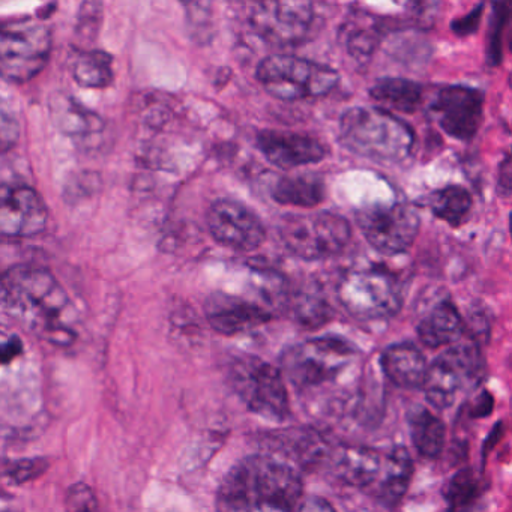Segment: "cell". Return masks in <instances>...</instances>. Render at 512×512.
Listing matches in <instances>:
<instances>
[{
	"label": "cell",
	"mask_w": 512,
	"mask_h": 512,
	"mask_svg": "<svg viewBox=\"0 0 512 512\" xmlns=\"http://www.w3.org/2000/svg\"><path fill=\"white\" fill-rule=\"evenodd\" d=\"M208 226L218 244L241 253L257 250L266 239L260 218L236 200L220 199L212 203Z\"/></svg>",
	"instance_id": "4fadbf2b"
},
{
	"label": "cell",
	"mask_w": 512,
	"mask_h": 512,
	"mask_svg": "<svg viewBox=\"0 0 512 512\" xmlns=\"http://www.w3.org/2000/svg\"><path fill=\"white\" fill-rule=\"evenodd\" d=\"M325 194V184L314 175L281 178L272 190L275 202L301 208H314L325 200Z\"/></svg>",
	"instance_id": "d4e9b609"
},
{
	"label": "cell",
	"mask_w": 512,
	"mask_h": 512,
	"mask_svg": "<svg viewBox=\"0 0 512 512\" xmlns=\"http://www.w3.org/2000/svg\"><path fill=\"white\" fill-rule=\"evenodd\" d=\"M415 473L412 455L404 446H395L383 458L382 472L377 479V496L385 505L395 506L409 490Z\"/></svg>",
	"instance_id": "ffe728a7"
},
{
	"label": "cell",
	"mask_w": 512,
	"mask_h": 512,
	"mask_svg": "<svg viewBox=\"0 0 512 512\" xmlns=\"http://www.w3.org/2000/svg\"><path fill=\"white\" fill-rule=\"evenodd\" d=\"M382 466V454L367 446H341L332 454L335 475L352 487L362 488L376 484Z\"/></svg>",
	"instance_id": "ac0fdd59"
},
{
	"label": "cell",
	"mask_w": 512,
	"mask_h": 512,
	"mask_svg": "<svg viewBox=\"0 0 512 512\" xmlns=\"http://www.w3.org/2000/svg\"><path fill=\"white\" fill-rule=\"evenodd\" d=\"M380 38H382V28L379 25L356 22L347 34V50L358 61H367L379 46Z\"/></svg>",
	"instance_id": "4dcf8cb0"
},
{
	"label": "cell",
	"mask_w": 512,
	"mask_h": 512,
	"mask_svg": "<svg viewBox=\"0 0 512 512\" xmlns=\"http://www.w3.org/2000/svg\"><path fill=\"white\" fill-rule=\"evenodd\" d=\"M290 317L304 328L316 329L332 319L331 305L323 296L311 290H301L284 301Z\"/></svg>",
	"instance_id": "4316f807"
},
{
	"label": "cell",
	"mask_w": 512,
	"mask_h": 512,
	"mask_svg": "<svg viewBox=\"0 0 512 512\" xmlns=\"http://www.w3.org/2000/svg\"><path fill=\"white\" fill-rule=\"evenodd\" d=\"M304 493L301 473L277 455L242 458L224 475L217 512H296Z\"/></svg>",
	"instance_id": "6da1fadb"
},
{
	"label": "cell",
	"mask_w": 512,
	"mask_h": 512,
	"mask_svg": "<svg viewBox=\"0 0 512 512\" xmlns=\"http://www.w3.org/2000/svg\"><path fill=\"white\" fill-rule=\"evenodd\" d=\"M344 148L377 163H400L409 157L415 134L406 122L383 109L353 107L340 121Z\"/></svg>",
	"instance_id": "3957f363"
},
{
	"label": "cell",
	"mask_w": 512,
	"mask_h": 512,
	"mask_svg": "<svg viewBox=\"0 0 512 512\" xmlns=\"http://www.w3.org/2000/svg\"><path fill=\"white\" fill-rule=\"evenodd\" d=\"M23 346L22 341L19 338H11L7 343L0 344V364H8L13 361L16 356L22 353Z\"/></svg>",
	"instance_id": "d590c367"
},
{
	"label": "cell",
	"mask_w": 512,
	"mask_h": 512,
	"mask_svg": "<svg viewBox=\"0 0 512 512\" xmlns=\"http://www.w3.org/2000/svg\"><path fill=\"white\" fill-rule=\"evenodd\" d=\"M371 98L386 112L415 113L424 100V88L407 79H380L370 89Z\"/></svg>",
	"instance_id": "603a6c76"
},
{
	"label": "cell",
	"mask_w": 512,
	"mask_h": 512,
	"mask_svg": "<svg viewBox=\"0 0 512 512\" xmlns=\"http://www.w3.org/2000/svg\"><path fill=\"white\" fill-rule=\"evenodd\" d=\"M278 235L293 256L313 262L340 254L352 238V227L332 212L290 214L280 221Z\"/></svg>",
	"instance_id": "52a82bcc"
},
{
	"label": "cell",
	"mask_w": 512,
	"mask_h": 512,
	"mask_svg": "<svg viewBox=\"0 0 512 512\" xmlns=\"http://www.w3.org/2000/svg\"><path fill=\"white\" fill-rule=\"evenodd\" d=\"M112 65V56L100 50H89L77 56L73 76L83 88H107L113 82Z\"/></svg>",
	"instance_id": "83f0119b"
},
{
	"label": "cell",
	"mask_w": 512,
	"mask_h": 512,
	"mask_svg": "<svg viewBox=\"0 0 512 512\" xmlns=\"http://www.w3.org/2000/svg\"><path fill=\"white\" fill-rule=\"evenodd\" d=\"M284 454L302 466L317 464L326 457V446L313 431H295L283 433V439H278Z\"/></svg>",
	"instance_id": "f1b7e54d"
},
{
	"label": "cell",
	"mask_w": 512,
	"mask_h": 512,
	"mask_svg": "<svg viewBox=\"0 0 512 512\" xmlns=\"http://www.w3.org/2000/svg\"><path fill=\"white\" fill-rule=\"evenodd\" d=\"M484 374V359L476 343H455L428 365L422 388L434 409L445 410L461 391L478 386Z\"/></svg>",
	"instance_id": "30bf717a"
},
{
	"label": "cell",
	"mask_w": 512,
	"mask_h": 512,
	"mask_svg": "<svg viewBox=\"0 0 512 512\" xmlns=\"http://www.w3.org/2000/svg\"><path fill=\"white\" fill-rule=\"evenodd\" d=\"M338 301L359 320H383L395 316L404 301L403 284L382 266L353 269L341 278Z\"/></svg>",
	"instance_id": "5b68a950"
},
{
	"label": "cell",
	"mask_w": 512,
	"mask_h": 512,
	"mask_svg": "<svg viewBox=\"0 0 512 512\" xmlns=\"http://www.w3.org/2000/svg\"><path fill=\"white\" fill-rule=\"evenodd\" d=\"M49 211L40 194L25 185H0V233L28 238L46 229Z\"/></svg>",
	"instance_id": "9a60e30c"
},
{
	"label": "cell",
	"mask_w": 512,
	"mask_h": 512,
	"mask_svg": "<svg viewBox=\"0 0 512 512\" xmlns=\"http://www.w3.org/2000/svg\"><path fill=\"white\" fill-rule=\"evenodd\" d=\"M229 380L233 391L254 415L271 422L289 418V397L278 368L259 356H239L230 364Z\"/></svg>",
	"instance_id": "8992f818"
},
{
	"label": "cell",
	"mask_w": 512,
	"mask_h": 512,
	"mask_svg": "<svg viewBox=\"0 0 512 512\" xmlns=\"http://www.w3.org/2000/svg\"><path fill=\"white\" fill-rule=\"evenodd\" d=\"M479 491H481V484H479L478 476L473 469L464 467V469L458 470L452 476L445 491L449 511L466 512L478 499Z\"/></svg>",
	"instance_id": "f546056e"
},
{
	"label": "cell",
	"mask_w": 512,
	"mask_h": 512,
	"mask_svg": "<svg viewBox=\"0 0 512 512\" xmlns=\"http://www.w3.org/2000/svg\"><path fill=\"white\" fill-rule=\"evenodd\" d=\"M416 331L422 344L430 349L452 346L463 337L464 320L451 301H442L419 322Z\"/></svg>",
	"instance_id": "44dd1931"
},
{
	"label": "cell",
	"mask_w": 512,
	"mask_h": 512,
	"mask_svg": "<svg viewBox=\"0 0 512 512\" xmlns=\"http://www.w3.org/2000/svg\"><path fill=\"white\" fill-rule=\"evenodd\" d=\"M499 184L503 196H508L509 191H511V166H509V158H505V163L500 167Z\"/></svg>",
	"instance_id": "8d00e7d4"
},
{
	"label": "cell",
	"mask_w": 512,
	"mask_h": 512,
	"mask_svg": "<svg viewBox=\"0 0 512 512\" xmlns=\"http://www.w3.org/2000/svg\"><path fill=\"white\" fill-rule=\"evenodd\" d=\"M67 512H100L97 497L89 485H71L67 493Z\"/></svg>",
	"instance_id": "1f68e13d"
},
{
	"label": "cell",
	"mask_w": 512,
	"mask_h": 512,
	"mask_svg": "<svg viewBox=\"0 0 512 512\" xmlns=\"http://www.w3.org/2000/svg\"><path fill=\"white\" fill-rule=\"evenodd\" d=\"M409 430L413 446L419 455L436 458L445 445V424L427 407L416 406L409 412Z\"/></svg>",
	"instance_id": "cb8c5ba5"
},
{
	"label": "cell",
	"mask_w": 512,
	"mask_h": 512,
	"mask_svg": "<svg viewBox=\"0 0 512 512\" xmlns=\"http://www.w3.org/2000/svg\"><path fill=\"white\" fill-rule=\"evenodd\" d=\"M257 148L269 163L284 170L320 163L328 154L326 146L316 137L292 131H260Z\"/></svg>",
	"instance_id": "e0dca14e"
},
{
	"label": "cell",
	"mask_w": 512,
	"mask_h": 512,
	"mask_svg": "<svg viewBox=\"0 0 512 512\" xmlns=\"http://www.w3.org/2000/svg\"><path fill=\"white\" fill-rule=\"evenodd\" d=\"M0 299L11 314L49 340L58 344L73 340V331L64 323L70 299L47 269L34 265L10 269L0 280Z\"/></svg>",
	"instance_id": "7a4b0ae2"
},
{
	"label": "cell",
	"mask_w": 512,
	"mask_h": 512,
	"mask_svg": "<svg viewBox=\"0 0 512 512\" xmlns=\"http://www.w3.org/2000/svg\"><path fill=\"white\" fill-rule=\"evenodd\" d=\"M49 466L50 463L46 458H28V460L14 461L13 464H10L8 475L17 484H23V482L32 481V479L43 475L49 469Z\"/></svg>",
	"instance_id": "d6a6232c"
},
{
	"label": "cell",
	"mask_w": 512,
	"mask_h": 512,
	"mask_svg": "<svg viewBox=\"0 0 512 512\" xmlns=\"http://www.w3.org/2000/svg\"><path fill=\"white\" fill-rule=\"evenodd\" d=\"M205 314L209 325L226 337L253 331L272 319L271 311L257 302L223 292L206 299Z\"/></svg>",
	"instance_id": "2e32d148"
},
{
	"label": "cell",
	"mask_w": 512,
	"mask_h": 512,
	"mask_svg": "<svg viewBox=\"0 0 512 512\" xmlns=\"http://www.w3.org/2000/svg\"><path fill=\"white\" fill-rule=\"evenodd\" d=\"M356 223L368 244L388 256L406 253L421 226L418 212L406 203L362 209L356 214Z\"/></svg>",
	"instance_id": "8fae6325"
},
{
	"label": "cell",
	"mask_w": 512,
	"mask_h": 512,
	"mask_svg": "<svg viewBox=\"0 0 512 512\" xmlns=\"http://www.w3.org/2000/svg\"><path fill=\"white\" fill-rule=\"evenodd\" d=\"M355 356V347L343 338H313L284 350L280 373L304 391L334 380Z\"/></svg>",
	"instance_id": "ba28073f"
},
{
	"label": "cell",
	"mask_w": 512,
	"mask_h": 512,
	"mask_svg": "<svg viewBox=\"0 0 512 512\" xmlns=\"http://www.w3.org/2000/svg\"><path fill=\"white\" fill-rule=\"evenodd\" d=\"M380 365L385 376L398 388L418 389L424 386L427 359L415 344H392L382 353Z\"/></svg>",
	"instance_id": "d6986e66"
},
{
	"label": "cell",
	"mask_w": 512,
	"mask_h": 512,
	"mask_svg": "<svg viewBox=\"0 0 512 512\" xmlns=\"http://www.w3.org/2000/svg\"><path fill=\"white\" fill-rule=\"evenodd\" d=\"M428 208L449 226L460 227L472 211L473 200L466 188L451 185L434 191L427 199Z\"/></svg>",
	"instance_id": "484cf974"
},
{
	"label": "cell",
	"mask_w": 512,
	"mask_h": 512,
	"mask_svg": "<svg viewBox=\"0 0 512 512\" xmlns=\"http://www.w3.org/2000/svg\"><path fill=\"white\" fill-rule=\"evenodd\" d=\"M52 52L50 29L37 20L0 25V77L26 83L46 68Z\"/></svg>",
	"instance_id": "9c48e42d"
},
{
	"label": "cell",
	"mask_w": 512,
	"mask_h": 512,
	"mask_svg": "<svg viewBox=\"0 0 512 512\" xmlns=\"http://www.w3.org/2000/svg\"><path fill=\"white\" fill-rule=\"evenodd\" d=\"M296 512H337L335 511L334 506L328 502V500L323 499V497L319 496H310L304 500V502L299 503L298 511Z\"/></svg>",
	"instance_id": "e575fe53"
},
{
	"label": "cell",
	"mask_w": 512,
	"mask_h": 512,
	"mask_svg": "<svg viewBox=\"0 0 512 512\" xmlns=\"http://www.w3.org/2000/svg\"><path fill=\"white\" fill-rule=\"evenodd\" d=\"M50 118L58 130L68 136L100 133L104 128L103 119L97 113L85 109L65 94L55 95L50 100Z\"/></svg>",
	"instance_id": "7402d4cb"
},
{
	"label": "cell",
	"mask_w": 512,
	"mask_h": 512,
	"mask_svg": "<svg viewBox=\"0 0 512 512\" xmlns=\"http://www.w3.org/2000/svg\"><path fill=\"white\" fill-rule=\"evenodd\" d=\"M257 80L269 95L283 101L325 97L337 86L334 68L293 55H272L257 68Z\"/></svg>",
	"instance_id": "277c9868"
},
{
	"label": "cell",
	"mask_w": 512,
	"mask_h": 512,
	"mask_svg": "<svg viewBox=\"0 0 512 512\" xmlns=\"http://www.w3.org/2000/svg\"><path fill=\"white\" fill-rule=\"evenodd\" d=\"M484 112V95L467 86H446L431 101L430 113L448 136L472 140L478 133Z\"/></svg>",
	"instance_id": "5bb4252c"
},
{
	"label": "cell",
	"mask_w": 512,
	"mask_h": 512,
	"mask_svg": "<svg viewBox=\"0 0 512 512\" xmlns=\"http://www.w3.org/2000/svg\"><path fill=\"white\" fill-rule=\"evenodd\" d=\"M20 128L16 119L0 109V154L10 151L19 140Z\"/></svg>",
	"instance_id": "836d02e7"
},
{
	"label": "cell",
	"mask_w": 512,
	"mask_h": 512,
	"mask_svg": "<svg viewBox=\"0 0 512 512\" xmlns=\"http://www.w3.org/2000/svg\"><path fill=\"white\" fill-rule=\"evenodd\" d=\"M247 10L251 29L265 43L275 47L301 44L314 22V5L311 2H257L248 5Z\"/></svg>",
	"instance_id": "7c38bea8"
}]
</instances>
